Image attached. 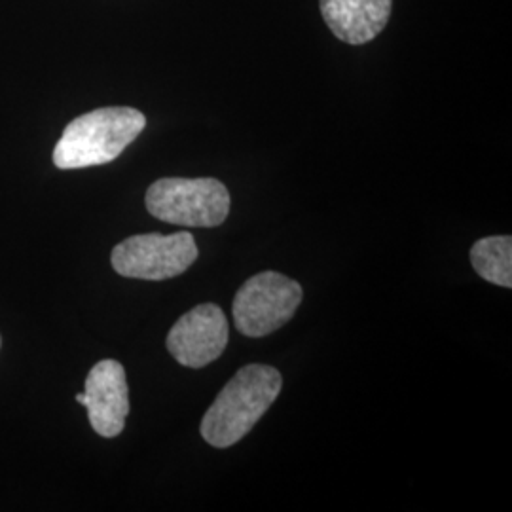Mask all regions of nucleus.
<instances>
[{"label": "nucleus", "instance_id": "obj_1", "mask_svg": "<svg viewBox=\"0 0 512 512\" xmlns=\"http://www.w3.org/2000/svg\"><path fill=\"white\" fill-rule=\"evenodd\" d=\"M283 378L277 368L247 365L224 385L203 416V439L215 448H230L243 439L281 393Z\"/></svg>", "mask_w": 512, "mask_h": 512}, {"label": "nucleus", "instance_id": "obj_2", "mask_svg": "<svg viewBox=\"0 0 512 512\" xmlns=\"http://www.w3.org/2000/svg\"><path fill=\"white\" fill-rule=\"evenodd\" d=\"M147 118L141 110L107 107L74 118L54 148L59 169H84L114 162L141 135Z\"/></svg>", "mask_w": 512, "mask_h": 512}, {"label": "nucleus", "instance_id": "obj_3", "mask_svg": "<svg viewBox=\"0 0 512 512\" xmlns=\"http://www.w3.org/2000/svg\"><path fill=\"white\" fill-rule=\"evenodd\" d=\"M152 217L190 228H215L230 213V192L217 179H160L147 190Z\"/></svg>", "mask_w": 512, "mask_h": 512}, {"label": "nucleus", "instance_id": "obj_4", "mask_svg": "<svg viewBox=\"0 0 512 512\" xmlns=\"http://www.w3.org/2000/svg\"><path fill=\"white\" fill-rule=\"evenodd\" d=\"M304 291L298 281L277 272L247 279L234 298L236 329L249 338H262L293 319Z\"/></svg>", "mask_w": 512, "mask_h": 512}, {"label": "nucleus", "instance_id": "obj_5", "mask_svg": "<svg viewBox=\"0 0 512 512\" xmlns=\"http://www.w3.org/2000/svg\"><path fill=\"white\" fill-rule=\"evenodd\" d=\"M198 255L196 239L190 232L141 234L116 245L110 260L114 272L122 277L164 281L184 274Z\"/></svg>", "mask_w": 512, "mask_h": 512}, {"label": "nucleus", "instance_id": "obj_6", "mask_svg": "<svg viewBox=\"0 0 512 512\" xmlns=\"http://www.w3.org/2000/svg\"><path fill=\"white\" fill-rule=\"evenodd\" d=\"M230 327L217 304L196 306L173 325L167 334V349L177 363L203 368L217 361L228 346Z\"/></svg>", "mask_w": 512, "mask_h": 512}, {"label": "nucleus", "instance_id": "obj_7", "mask_svg": "<svg viewBox=\"0 0 512 512\" xmlns=\"http://www.w3.org/2000/svg\"><path fill=\"white\" fill-rule=\"evenodd\" d=\"M84 406L97 435L112 439L124 431L129 414L126 370L118 361L105 359L86 378Z\"/></svg>", "mask_w": 512, "mask_h": 512}, {"label": "nucleus", "instance_id": "obj_8", "mask_svg": "<svg viewBox=\"0 0 512 512\" xmlns=\"http://www.w3.org/2000/svg\"><path fill=\"white\" fill-rule=\"evenodd\" d=\"M393 0H321V14L332 35L353 46L378 37L391 16Z\"/></svg>", "mask_w": 512, "mask_h": 512}, {"label": "nucleus", "instance_id": "obj_9", "mask_svg": "<svg viewBox=\"0 0 512 512\" xmlns=\"http://www.w3.org/2000/svg\"><path fill=\"white\" fill-rule=\"evenodd\" d=\"M471 264L482 279L511 289L512 287V238L490 236L476 241L471 249Z\"/></svg>", "mask_w": 512, "mask_h": 512}]
</instances>
